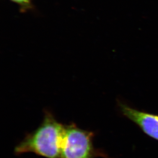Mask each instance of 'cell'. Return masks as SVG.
<instances>
[{"label": "cell", "instance_id": "6da1fadb", "mask_svg": "<svg viewBox=\"0 0 158 158\" xmlns=\"http://www.w3.org/2000/svg\"><path fill=\"white\" fill-rule=\"evenodd\" d=\"M64 127L47 112L41 125L15 146V153L21 155L29 152L46 158H60Z\"/></svg>", "mask_w": 158, "mask_h": 158}, {"label": "cell", "instance_id": "7a4b0ae2", "mask_svg": "<svg viewBox=\"0 0 158 158\" xmlns=\"http://www.w3.org/2000/svg\"><path fill=\"white\" fill-rule=\"evenodd\" d=\"M94 134L75 124L64 127L60 158H107V154L93 145Z\"/></svg>", "mask_w": 158, "mask_h": 158}, {"label": "cell", "instance_id": "3957f363", "mask_svg": "<svg viewBox=\"0 0 158 158\" xmlns=\"http://www.w3.org/2000/svg\"><path fill=\"white\" fill-rule=\"evenodd\" d=\"M121 113L151 138L158 141V115L140 111L123 102L118 103Z\"/></svg>", "mask_w": 158, "mask_h": 158}, {"label": "cell", "instance_id": "277c9868", "mask_svg": "<svg viewBox=\"0 0 158 158\" xmlns=\"http://www.w3.org/2000/svg\"><path fill=\"white\" fill-rule=\"evenodd\" d=\"M19 6L21 12H26L33 8L32 0H9Z\"/></svg>", "mask_w": 158, "mask_h": 158}]
</instances>
